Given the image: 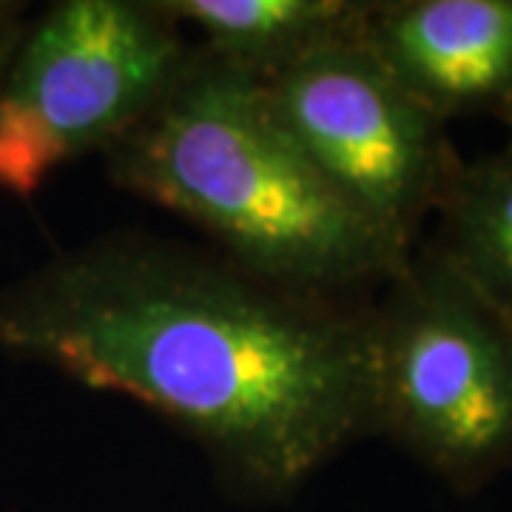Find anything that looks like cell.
I'll return each instance as SVG.
<instances>
[{"mask_svg":"<svg viewBox=\"0 0 512 512\" xmlns=\"http://www.w3.org/2000/svg\"><path fill=\"white\" fill-rule=\"evenodd\" d=\"M359 29L259 80L279 123L325 180L367 220L416 248L464 160L447 123L404 92Z\"/></svg>","mask_w":512,"mask_h":512,"instance_id":"5b68a950","label":"cell"},{"mask_svg":"<svg viewBox=\"0 0 512 512\" xmlns=\"http://www.w3.org/2000/svg\"><path fill=\"white\" fill-rule=\"evenodd\" d=\"M430 242L487 299L512 316V151L458 165Z\"/></svg>","mask_w":512,"mask_h":512,"instance_id":"ba28073f","label":"cell"},{"mask_svg":"<svg viewBox=\"0 0 512 512\" xmlns=\"http://www.w3.org/2000/svg\"><path fill=\"white\" fill-rule=\"evenodd\" d=\"M103 157L120 191L177 214L242 268L302 291L367 299L416 251L325 180L256 74L194 40L171 86Z\"/></svg>","mask_w":512,"mask_h":512,"instance_id":"7a4b0ae2","label":"cell"},{"mask_svg":"<svg viewBox=\"0 0 512 512\" xmlns=\"http://www.w3.org/2000/svg\"><path fill=\"white\" fill-rule=\"evenodd\" d=\"M29 20V12L23 3H15V0H0V72L6 66V60L12 55L15 43L23 35V26Z\"/></svg>","mask_w":512,"mask_h":512,"instance_id":"9c48e42d","label":"cell"},{"mask_svg":"<svg viewBox=\"0 0 512 512\" xmlns=\"http://www.w3.org/2000/svg\"><path fill=\"white\" fill-rule=\"evenodd\" d=\"M359 35L444 123L512 106V0H367Z\"/></svg>","mask_w":512,"mask_h":512,"instance_id":"8992f818","label":"cell"},{"mask_svg":"<svg viewBox=\"0 0 512 512\" xmlns=\"http://www.w3.org/2000/svg\"><path fill=\"white\" fill-rule=\"evenodd\" d=\"M188 49L160 0H57L26 20L0 72V194L35 197L63 165L106 154Z\"/></svg>","mask_w":512,"mask_h":512,"instance_id":"277c9868","label":"cell"},{"mask_svg":"<svg viewBox=\"0 0 512 512\" xmlns=\"http://www.w3.org/2000/svg\"><path fill=\"white\" fill-rule=\"evenodd\" d=\"M197 46L256 77L362 26L367 0H160Z\"/></svg>","mask_w":512,"mask_h":512,"instance_id":"52a82bcc","label":"cell"},{"mask_svg":"<svg viewBox=\"0 0 512 512\" xmlns=\"http://www.w3.org/2000/svg\"><path fill=\"white\" fill-rule=\"evenodd\" d=\"M370 308L120 231L0 285V353L143 404L231 493L276 504L376 436Z\"/></svg>","mask_w":512,"mask_h":512,"instance_id":"6da1fadb","label":"cell"},{"mask_svg":"<svg viewBox=\"0 0 512 512\" xmlns=\"http://www.w3.org/2000/svg\"><path fill=\"white\" fill-rule=\"evenodd\" d=\"M373 430L456 493L512 470V316L427 242L370 308Z\"/></svg>","mask_w":512,"mask_h":512,"instance_id":"3957f363","label":"cell"},{"mask_svg":"<svg viewBox=\"0 0 512 512\" xmlns=\"http://www.w3.org/2000/svg\"><path fill=\"white\" fill-rule=\"evenodd\" d=\"M501 123L507 126V143H504V146H507L512 151V106H510V109H507V114L501 117Z\"/></svg>","mask_w":512,"mask_h":512,"instance_id":"30bf717a","label":"cell"}]
</instances>
